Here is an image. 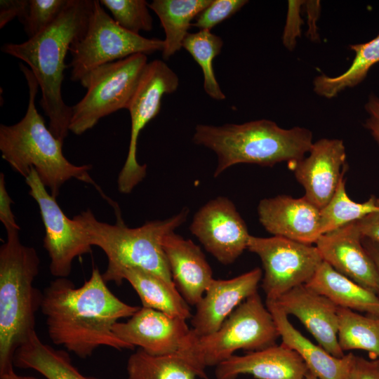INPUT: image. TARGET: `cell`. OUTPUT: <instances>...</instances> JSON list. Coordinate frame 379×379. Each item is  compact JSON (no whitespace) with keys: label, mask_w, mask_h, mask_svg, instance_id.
<instances>
[{"label":"cell","mask_w":379,"mask_h":379,"mask_svg":"<svg viewBox=\"0 0 379 379\" xmlns=\"http://www.w3.org/2000/svg\"><path fill=\"white\" fill-rule=\"evenodd\" d=\"M139 307L119 299L107 286L98 268L75 287L67 278H57L43 292L41 311L53 344L86 359L101 346L133 349L113 332L114 325L131 317Z\"/></svg>","instance_id":"6da1fadb"},{"label":"cell","mask_w":379,"mask_h":379,"mask_svg":"<svg viewBox=\"0 0 379 379\" xmlns=\"http://www.w3.org/2000/svg\"><path fill=\"white\" fill-rule=\"evenodd\" d=\"M94 0H69L56 20L37 35L20 44H4V53L30 67L41 91L39 104L49 119L48 128L64 142L69 132L72 108L62 96L65 57L72 44L86 31Z\"/></svg>","instance_id":"7a4b0ae2"},{"label":"cell","mask_w":379,"mask_h":379,"mask_svg":"<svg viewBox=\"0 0 379 379\" xmlns=\"http://www.w3.org/2000/svg\"><path fill=\"white\" fill-rule=\"evenodd\" d=\"M25 75L29 100L24 117L13 125H0V151L1 157L25 178L34 168L51 194L56 198L62 185L74 178L93 185L112 206L114 203L105 196L94 182L88 171L91 165L77 166L69 161L62 153L63 142L58 139L46 127L36 109L35 99L39 84L30 69L20 63Z\"/></svg>","instance_id":"3957f363"},{"label":"cell","mask_w":379,"mask_h":379,"mask_svg":"<svg viewBox=\"0 0 379 379\" xmlns=\"http://www.w3.org/2000/svg\"><path fill=\"white\" fill-rule=\"evenodd\" d=\"M192 140L217 155L214 177L238 164L273 166L297 161L305 157L313 144L309 129L300 126L285 129L267 119L222 126L199 124Z\"/></svg>","instance_id":"277c9868"},{"label":"cell","mask_w":379,"mask_h":379,"mask_svg":"<svg viewBox=\"0 0 379 379\" xmlns=\"http://www.w3.org/2000/svg\"><path fill=\"white\" fill-rule=\"evenodd\" d=\"M6 232L0 247V375L13 370L17 350L36 332L43 298L33 284L39 270L36 251L22 244L19 230Z\"/></svg>","instance_id":"5b68a950"},{"label":"cell","mask_w":379,"mask_h":379,"mask_svg":"<svg viewBox=\"0 0 379 379\" xmlns=\"http://www.w3.org/2000/svg\"><path fill=\"white\" fill-rule=\"evenodd\" d=\"M189 210L164 220L147 222L143 225L128 227L117 218L114 225L98 220L88 209L73 218L86 232L91 246L100 248L105 253L107 267L102 274L107 282L122 284L120 275L127 268H139L152 272L173 283L162 246L164 237L184 223Z\"/></svg>","instance_id":"8992f818"},{"label":"cell","mask_w":379,"mask_h":379,"mask_svg":"<svg viewBox=\"0 0 379 379\" xmlns=\"http://www.w3.org/2000/svg\"><path fill=\"white\" fill-rule=\"evenodd\" d=\"M279 333L258 293L243 301L215 332L198 336L191 329L178 351L201 370L218 366L239 350H261L276 345Z\"/></svg>","instance_id":"52a82bcc"},{"label":"cell","mask_w":379,"mask_h":379,"mask_svg":"<svg viewBox=\"0 0 379 379\" xmlns=\"http://www.w3.org/2000/svg\"><path fill=\"white\" fill-rule=\"evenodd\" d=\"M147 55L138 53L102 65L80 81L87 91L72 107L69 132L81 135L102 118L128 108L147 65Z\"/></svg>","instance_id":"ba28073f"},{"label":"cell","mask_w":379,"mask_h":379,"mask_svg":"<svg viewBox=\"0 0 379 379\" xmlns=\"http://www.w3.org/2000/svg\"><path fill=\"white\" fill-rule=\"evenodd\" d=\"M164 40L146 38L120 27L100 1L94 6L85 32L71 45V80L79 81L95 69L132 55L162 51Z\"/></svg>","instance_id":"9c48e42d"},{"label":"cell","mask_w":379,"mask_h":379,"mask_svg":"<svg viewBox=\"0 0 379 379\" xmlns=\"http://www.w3.org/2000/svg\"><path fill=\"white\" fill-rule=\"evenodd\" d=\"M247 249L260 258L266 300L276 301L293 288L307 284L323 262L316 246L281 237L251 235Z\"/></svg>","instance_id":"30bf717a"},{"label":"cell","mask_w":379,"mask_h":379,"mask_svg":"<svg viewBox=\"0 0 379 379\" xmlns=\"http://www.w3.org/2000/svg\"><path fill=\"white\" fill-rule=\"evenodd\" d=\"M179 78L164 61L148 62L129 102L127 109L131 116V137L125 163L118 176V189L129 194L145 178L146 164L137 160V143L140 131L159 113L162 98L175 92Z\"/></svg>","instance_id":"8fae6325"},{"label":"cell","mask_w":379,"mask_h":379,"mask_svg":"<svg viewBox=\"0 0 379 379\" xmlns=\"http://www.w3.org/2000/svg\"><path fill=\"white\" fill-rule=\"evenodd\" d=\"M25 179L29 194L39 206L45 227L43 246L51 259V273L57 278H67L73 260L90 253L92 246L81 225L74 218H69L56 198L47 192L34 168Z\"/></svg>","instance_id":"7c38bea8"},{"label":"cell","mask_w":379,"mask_h":379,"mask_svg":"<svg viewBox=\"0 0 379 379\" xmlns=\"http://www.w3.org/2000/svg\"><path fill=\"white\" fill-rule=\"evenodd\" d=\"M190 230L223 265L233 263L247 249L251 234L233 202L225 197L208 201L195 213Z\"/></svg>","instance_id":"4fadbf2b"},{"label":"cell","mask_w":379,"mask_h":379,"mask_svg":"<svg viewBox=\"0 0 379 379\" xmlns=\"http://www.w3.org/2000/svg\"><path fill=\"white\" fill-rule=\"evenodd\" d=\"M309 155L289 163L297 181L305 189V197L321 209L334 195L344 176L346 152L337 138H321L313 142Z\"/></svg>","instance_id":"5bb4252c"},{"label":"cell","mask_w":379,"mask_h":379,"mask_svg":"<svg viewBox=\"0 0 379 379\" xmlns=\"http://www.w3.org/2000/svg\"><path fill=\"white\" fill-rule=\"evenodd\" d=\"M361 239L354 221L321 235L315 246L323 261L379 296V273Z\"/></svg>","instance_id":"9a60e30c"},{"label":"cell","mask_w":379,"mask_h":379,"mask_svg":"<svg viewBox=\"0 0 379 379\" xmlns=\"http://www.w3.org/2000/svg\"><path fill=\"white\" fill-rule=\"evenodd\" d=\"M190 328L186 320L162 312L140 307L126 322H117L112 331L122 341L152 355L178 352Z\"/></svg>","instance_id":"2e32d148"},{"label":"cell","mask_w":379,"mask_h":379,"mask_svg":"<svg viewBox=\"0 0 379 379\" xmlns=\"http://www.w3.org/2000/svg\"><path fill=\"white\" fill-rule=\"evenodd\" d=\"M258 219L274 236L313 244L322 235L320 209L305 197L281 194L260 200Z\"/></svg>","instance_id":"e0dca14e"},{"label":"cell","mask_w":379,"mask_h":379,"mask_svg":"<svg viewBox=\"0 0 379 379\" xmlns=\"http://www.w3.org/2000/svg\"><path fill=\"white\" fill-rule=\"evenodd\" d=\"M261 269L255 267L230 279H213L197 304L191 331L198 336L216 331L246 298L258 292Z\"/></svg>","instance_id":"ac0fdd59"},{"label":"cell","mask_w":379,"mask_h":379,"mask_svg":"<svg viewBox=\"0 0 379 379\" xmlns=\"http://www.w3.org/2000/svg\"><path fill=\"white\" fill-rule=\"evenodd\" d=\"M287 314L296 317L325 350L341 358L345 354L338 340V306L305 284L293 288L276 301Z\"/></svg>","instance_id":"d6986e66"},{"label":"cell","mask_w":379,"mask_h":379,"mask_svg":"<svg viewBox=\"0 0 379 379\" xmlns=\"http://www.w3.org/2000/svg\"><path fill=\"white\" fill-rule=\"evenodd\" d=\"M309 370L301 357L281 343L265 349L234 354L215 367L216 379H237L243 374L257 379H305Z\"/></svg>","instance_id":"ffe728a7"},{"label":"cell","mask_w":379,"mask_h":379,"mask_svg":"<svg viewBox=\"0 0 379 379\" xmlns=\"http://www.w3.org/2000/svg\"><path fill=\"white\" fill-rule=\"evenodd\" d=\"M162 246L175 287L189 305L196 306L213 279L204 253L175 232L164 237Z\"/></svg>","instance_id":"44dd1931"},{"label":"cell","mask_w":379,"mask_h":379,"mask_svg":"<svg viewBox=\"0 0 379 379\" xmlns=\"http://www.w3.org/2000/svg\"><path fill=\"white\" fill-rule=\"evenodd\" d=\"M266 307L273 317L282 343L301 357L310 373L318 379H350L355 355L349 353L341 358L331 355L302 335L275 301L266 300Z\"/></svg>","instance_id":"7402d4cb"},{"label":"cell","mask_w":379,"mask_h":379,"mask_svg":"<svg viewBox=\"0 0 379 379\" xmlns=\"http://www.w3.org/2000/svg\"><path fill=\"white\" fill-rule=\"evenodd\" d=\"M305 285L338 307L379 316V296L323 261Z\"/></svg>","instance_id":"603a6c76"},{"label":"cell","mask_w":379,"mask_h":379,"mask_svg":"<svg viewBox=\"0 0 379 379\" xmlns=\"http://www.w3.org/2000/svg\"><path fill=\"white\" fill-rule=\"evenodd\" d=\"M120 279L121 282L126 280L130 283L139 295L142 307L185 320L192 317L189 304L179 293L175 284L139 268L124 270Z\"/></svg>","instance_id":"cb8c5ba5"},{"label":"cell","mask_w":379,"mask_h":379,"mask_svg":"<svg viewBox=\"0 0 379 379\" xmlns=\"http://www.w3.org/2000/svg\"><path fill=\"white\" fill-rule=\"evenodd\" d=\"M13 364L18 368L33 369L46 379H101L83 375L66 351L44 343L36 332L17 350Z\"/></svg>","instance_id":"d4e9b609"},{"label":"cell","mask_w":379,"mask_h":379,"mask_svg":"<svg viewBox=\"0 0 379 379\" xmlns=\"http://www.w3.org/2000/svg\"><path fill=\"white\" fill-rule=\"evenodd\" d=\"M127 379H208L204 371L180 351L152 355L138 348L128 358Z\"/></svg>","instance_id":"484cf974"},{"label":"cell","mask_w":379,"mask_h":379,"mask_svg":"<svg viewBox=\"0 0 379 379\" xmlns=\"http://www.w3.org/2000/svg\"><path fill=\"white\" fill-rule=\"evenodd\" d=\"M212 0H154L148 6L158 16L165 39L162 58L168 60L182 47L192 20Z\"/></svg>","instance_id":"4316f807"},{"label":"cell","mask_w":379,"mask_h":379,"mask_svg":"<svg viewBox=\"0 0 379 379\" xmlns=\"http://www.w3.org/2000/svg\"><path fill=\"white\" fill-rule=\"evenodd\" d=\"M350 48L355 53L350 67L336 77L325 74L316 77L313 81V90L316 94L328 99L333 98L346 88L361 84L370 69L379 62V35L368 42L350 45Z\"/></svg>","instance_id":"83f0119b"},{"label":"cell","mask_w":379,"mask_h":379,"mask_svg":"<svg viewBox=\"0 0 379 379\" xmlns=\"http://www.w3.org/2000/svg\"><path fill=\"white\" fill-rule=\"evenodd\" d=\"M338 340L342 350H362L373 359H379V316H364L338 307Z\"/></svg>","instance_id":"f1b7e54d"},{"label":"cell","mask_w":379,"mask_h":379,"mask_svg":"<svg viewBox=\"0 0 379 379\" xmlns=\"http://www.w3.org/2000/svg\"><path fill=\"white\" fill-rule=\"evenodd\" d=\"M222 46V39L210 30L188 33L182 42V47L201 68L206 93L217 100L225 99V95L220 89L213 67V61L220 53Z\"/></svg>","instance_id":"f546056e"},{"label":"cell","mask_w":379,"mask_h":379,"mask_svg":"<svg viewBox=\"0 0 379 379\" xmlns=\"http://www.w3.org/2000/svg\"><path fill=\"white\" fill-rule=\"evenodd\" d=\"M379 209V198L371 196L366 201L357 203L352 200L345 190L344 176L330 201L320 209L322 234L350 222L359 220Z\"/></svg>","instance_id":"4dcf8cb0"},{"label":"cell","mask_w":379,"mask_h":379,"mask_svg":"<svg viewBox=\"0 0 379 379\" xmlns=\"http://www.w3.org/2000/svg\"><path fill=\"white\" fill-rule=\"evenodd\" d=\"M114 20L124 29L139 34L140 31L152 29V17L145 0H100Z\"/></svg>","instance_id":"1f68e13d"},{"label":"cell","mask_w":379,"mask_h":379,"mask_svg":"<svg viewBox=\"0 0 379 379\" xmlns=\"http://www.w3.org/2000/svg\"><path fill=\"white\" fill-rule=\"evenodd\" d=\"M68 2L69 0H28L26 13L20 22L29 38L53 24Z\"/></svg>","instance_id":"d6a6232c"},{"label":"cell","mask_w":379,"mask_h":379,"mask_svg":"<svg viewBox=\"0 0 379 379\" xmlns=\"http://www.w3.org/2000/svg\"><path fill=\"white\" fill-rule=\"evenodd\" d=\"M246 0H212L211 3L196 17L192 26L200 30H210L230 18L245 4Z\"/></svg>","instance_id":"836d02e7"},{"label":"cell","mask_w":379,"mask_h":379,"mask_svg":"<svg viewBox=\"0 0 379 379\" xmlns=\"http://www.w3.org/2000/svg\"><path fill=\"white\" fill-rule=\"evenodd\" d=\"M305 1H288L286 22L284 27L282 41L284 46L293 51L297 39L300 36V27L303 22L300 12Z\"/></svg>","instance_id":"e575fe53"},{"label":"cell","mask_w":379,"mask_h":379,"mask_svg":"<svg viewBox=\"0 0 379 379\" xmlns=\"http://www.w3.org/2000/svg\"><path fill=\"white\" fill-rule=\"evenodd\" d=\"M13 203L6 188L4 173L0 174V220L6 231L18 230L20 227L15 221V215L11 209Z\"/></svg>","instance_id":"d590c367"},{"label":"cell","mask_w":379,"mask_h":379,"mask_svg":"<svg viewBox=\"0 0 379 379\" xmlns=\"http://www.w3.org/2000/svg\"><path fill=\"white\" fill-rule=\"evenodd\" d=\"M28 6V0L0 1V28H3L14 18L19 21L23 19Z\"/></svg>","instance_id":"8d00e7d4"},{"label":"cell","mask_w":379,"mask_h":379,"mask_svg":"<svg viewBox=\"0 0 379 379\" xmlns=\"http://www.w3.org/2000/svg\"><path fill=\"white\" fill-rule=\"evenodd\" d=\"M350 379H379V365L375 360L369 361L355 356Z\"/></svg>","instance_id":"74e56055"},{"label":"cell","mask_w":379,"mask_h":379,"mask_svg":"<svg viewBox=\"0 0 379 379\" xmlns=\"http://www.w3.org/2000/svg\"><path fill=\"white\" fill-rule=\"evenodd\" d=\"M368 117L365 121L364 127L368 129L379 147V98L371 93L364 105Z\"/></svg>","instance_id":"f35d334b"},{"label":"cell","mask_w":379,"mask_h":379,"mask_svg":"<svg viewBox=\"0 0 379 379\" xmlns=\"http://www.w3.org/2000/svg\"><path fill=\"white\" fill-rule=\"evenodd\" d=\"M356 224L362 237L379 243V209L357 220Z\"/></svg>","instance_id":"ab89813d"},{"label":"cell","mask_w":379,"mask_h":379,"mask_svg":"<svg viewBox=\"0 0 379 379\" xmlns=\"http://www.w3.org/2000/svg\"><path fill=\"white\" fill-rule=\"evenodd\" d=\"M306 13L307 15L308 29L307 36L312 41H318L319 39L317 29V21L320 15V1H306L304 3Z\"/></svg>","instance_id":"60d3db41"},{"label":"cell","mask_w":379,"mask_h":379,"mask_svg":"<svg viewBox=\"0 0 379 379\" xmlns=\"http://www.w3.org/2000/svg\"><path fill=\"white\" fill-rule=\"evenodd\" d=\"M362 244L373 259L379 273V243L368 238L362 237Z\"/></svg>","instance_id":"b9f144b4"},{"label":"cell","mask_w":379,"mask_h":379,"mask_svg":"<svg viewBox=\"0 0 379 379\" xmlns=\"http://www.w3.org/2000/svg\"><path fill=\"white\" fill-rule=\"evenodd\" d=\"M0 379H40L29 375H21L17 374L14 369L0 375Z\"/></svg>","instance_id":"7bdbcfd3"},{"label":"cell","mask_w":379,"mask_h":379,"mask_svg":"<svg viewBox=\"0 0 379 379\" xmlns=\"http://www.w3.org/2000/svg\"><path fill=\"white\" fill-rule=\"evenodd\" d=\"M305 379H318L316 376H314L312 373L310 371L307 373L306 377Z\"/></svg>","instance_id":"ee69618b"},{"label":"cell","mask_w":379,"mask_h":379,"mask_svg":"<svg viewBox=\"0 0 379 379\" xmlns=\"http://www.w3.org/2000/svg\"><path fill=\"white\" fill-rule=\"evenodd\" d=\"M379 365V359L375 360Z\"/></svg>","instance_id":"f6af8a7d"}]
</instances>
